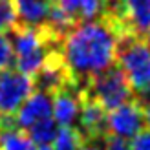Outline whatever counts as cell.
<instances>
[{
  "instance_id": "obj_1",
  "label": "cell",
  "mask_w": 150,
  "mask_h": 150,
  "mask_svg": "<svg viewBox=\"0 0 150 150\" xmlns=\"http://www.w3.org/2000/svg\"><path fill=\"white\" fill-rule=\"evenodd\" d=\"M128 35L123 22L112 13L75 26L61 48L75 86H84L97 73L115 64L119 40Z\"/></svg>"
},
{
  "instance_id": "obj_2",
  "label": "cell",
  "mask_w": 150,
  "mask_h": 150,
  "mask_svg": "<svg viewBox=\"0 0 150 150\" xmlns=\"http://www.w3.org/2000/svg\"><path fill=\"white\" fill-rule=\"evenodd\" d=\"M81 88H84L97 103H101V106L106 112L115 110L134 99V88L121 64H112L110 68L97 73Z\"/></svg>"
},
{
  "instance_id": "obj_3",
  "label": "cell",
  "mask_w": 150,
  "mask_h": 150,
  "mask_svg": "<svg viewBox=\"0 0 150 150\" xmlns=\"http://www.w3.org/2000/svg\"><path fill=\"white\" fill-rule=\"evenodd\" d=\"M117 61L128 77L134 93H139L150 82V46L145 37H123L117 48Z\"/></svg>"
},
{
  "instance_id": "obj_4",
  "label": "cell",
  "mask_w": 150,
  "mask_h": 150,
  "mask_svg": "<svg viewBox=\"0 0 150 150\" xmlns=\"http://www.w3.org/2000/svg\"><path fill=\"white\" fill-rule=\"evenodd\" d=\"M35 90V82L29 75L15 68L0 73V115L15 117L18 108Z\"/></svg>"
},
{
  "instance_id": "obj_5",
  "label": "cell",
  "mask_w": 150,
  "mask_h": 150,
  "mask_svg": "<svg viewBox=\"0 0 150 150\" xmlns=\"http://www.w3.org/2000/svg\"><path fill=\"white\" fill-rule=\"evenodd\" d=\"M79 132L84 141H103L108 134L106 110L90 95L84 88H79Z\"/></svg>"
},
{
  "instance_id": "obj_6",
  "label": "cell",
  "mask_w": 150,
  "mask_h": 150,
  "mask_svg": "<svg viewBox=\"0 0 150 150\" xmlns=\"http://www.w3.org/2000/svg\"><path fill=\"white\" fill-rule=\"evenodd\" d=\"M108 134L114 136H121L125 139H130L137 136L146 126L145 119V106L141 104L139 99H130L128 103L121 104L119 108L112 110L108 114Z\"/></svg>"
},
{
  "instance_id": "obj_7",
  "label": "cell",
  "mask_w": 150,
  "mask_h": 150,
  "mask_svg": "<svg viewBox=\"0 0 150 150\" xmlns=\"http://www.w3.org/2000/svg\"><path fill=\"white\" fill-rule=\"evenodd\" d=\"M106 13L115 15L130 35L145 37L150 29V0H121Z\"/></svg>"
},
{
  "instance_id": "obj_8",
  "label": "cell",
  "mask_w": 150,
  "mask_h": 150,
  "mask_svg": "<svg viewBox=\"0 0 150 150\" xmlns=\"http://www.w3.org/2000/svg\"><path fill=\"white\" fill-rule=\"evenodd\" d=\"M51 114H53V103H51L50 93L42 92V90H33V93L18 108L15 121L20 128L28 130L31 125L51 117Z\"/></svg>"
},
{
  "instance_id": "obj_9",
  "label": "cell",
  "mask_w": 150,
  "mask_h": 150,
  "mask_svg": "<svg viewBox=\"0 0 150 150\" xmlns=\"http://www.w3.org/2000/svg\"><path fill=\"white\" fill-rule=\"evenodd\" d=\"M51 103H53V119L61 126H71L73 121L79 117V88L66 86L51 93Z\"/></svg>"
},
{
  "instance_id": "obj_10",
  "label": "cell",
  "mask_w": 150,
  "mask_h": 150,
  "mask_svg": "<svg viewBox=\"0 0 150 150\" xmlns=\"http://www.w3.org/2000/svg\"><path fill=\"white\" fill-rule=\"evenodd\" d=\"M0 150H37V145L15 117L0 115Z\"/></svg>"
},
{
  "instance_id": "obj_11",
  "label": "cell",
  "mask_w": 150,
  "mask_h": 150,
  "mask_svg": "<svg viewBox=\"0 0 150 150\" xmlns=\"http://www.w3.org/2000/svg\"><path fill=\"white\" fill-rule=\"evenodd\" d=\"M61 9L70 15L75 24L99 18L106 13V0H55Z\"/></svg>"
},
{
  "instance_id": "obj_12",
  "label": "cell",
  "mask_w": 150,
  "mask_h": 150,
  "mask_svg": "<svg viewBox=\"0 0 150 150\" xmlns=\"http://www.w3.org/2000/svg\"><path fill=\"white\" fill-rule=\"evenodd\" d=\"M55 0H15L17 7V17L18 24L22 26H31V28H40L48 22L51 4Z\"/></svg>"
},
{
  "instance_id": "obj_13",
  "label": "cell",
  "mask_w": 150,
  "mask_h": 150,
  "mask_svg": "<svg viewBox=\"0 0 150 150\" xmlns=\"http://www.w3.org/2000/svg\"><path fill=\"white\" fill-rule=\"evenodd\" d=\"M55 126H57L55 119L48 117V119H42V121L31 125L26 132L29 134V137L33 139V143L37 146H42V145H51V143H53V139L57 136V128H55Z\"/></svg>"
},
{
  "instance_id": "obj_14",
  "label": "cell",
  "mask_w": 150,
  "mask_h": 150,
  "mask_svg": "<svg viewBox=\"0 0 150 150\" xmlns=\"http://www.w3.org/2000/svg\"><path fill=\"white\" fill-rule=\"evenodd\" d=\"M84 137L73 126H61L53 139V150H81Z\"/></svg>"
},
{
  "instance_id": "obj_15",
  "label": "cell",
  "mask_w": 150,
  "mask_h": 150,
  "mask_svg": "<svg viewBox=\"0 0 150 150\" xmlns=\"http://www.w3.org/2000/svg\"><path fill=\"white\" fill-rule=\"evenodd\" d=\"M15 0H0V33H7L18 24Z\"/></svg>"
},
{
  "instance_id": "obj_16",
  "label": "cell",
  "mask_w": 150,
  "mask_h": 150,
  "mask_svg": "<svg viewBox=\"0 0 150 150\" xmlns=\"http://www.w3.org/2000/svg\"><path fill=\"white\" fill-rule=\"evenodd\" d=\"M13 64H15L13 42L9 37H6V33H0V71L13 68Z\"/></svg>"
},
{
  "instance_id": "obj_17",
  "label": "cell",
  "mask_w": 150,
  "mask_h": 150,
  "mask_svg": "<svg viewBox=\"0 0 150 150\" xmlns=\"http://www.w3.org/2000/svg\"><path fill=\"white\" fill-rule=\"evenodd\" d=\"M104 150H132L130 143L121 136H114V134H106L103 139Z\"/></svg>"
},
{
  "instance_id": "obj_18",
  "label": "cell",
  "mask_w": 150,
  "mask_h": 150,
  "mask_svg": "<svg viewBox=\"0 0 150 150\" xmlns=\"http://www.w3.org/2000/svg\"><path fill=\"white\" fill-rule=\"evenodd\" d=\"M130 146L132 150H150V130L143 128L137 136H134Z\"/></svg>"
},
{
  "instance_id": "obj_19",
  "label": "cell",
  "mask_w": 150,
  "mask_h": 150,
  "mask_svg": "<svg viewBox=\"0 0 150 150\" xmlns=\"http://www.w3.org/2000/svg\"><path fill=\"white\" fill-rule=\"evenodd\" d=\"M136 99H139L143 106H145V104H150V82H148V84H146V86H145V88L137 93Z\"/></svg>"
},
{
  "instance_id": "obj_20",
  "label": "cell",
  "mask_w": 150,
  "mask_h": 150,
  "mask_svg": "<svg viewBox=\"0 0 150 150\" xmlns=\"http://www.w3.org/2000/svg\"><path fill=\"white\" fill-rule=\"evenodd\" d=\"M99 143H103V141H84L81 150H104V146H101Z\"/></svg>"
},
{
  "instance_id": "obj_21",
  "label": "cell",
  "mask_w": 150,
  "mask_h": 150,
  "mask_svg": "<svg viewBox=\"0 0 150 150\" xmlns=\"http://www.w3.org/2000/svg\"><path fill=\"white\" fill-rule=\"evenodd\" d=\"M145 119H146V125L150 128V104H145Z\"/></svg>"
},
{
  "instance_id": "obj_22",
  "label": "cell",
  "mask_w": 150,
  "mask_h": 150,
  "mask_svg": "<svg viewBox=\"0 0 150 150\" xmlns=\"http://www.w3.org/2000/svg\"><path fill=\"white\" fill-rule=\"evenodd\" d=\"M121 0H106V9L108 7H112V6H115V4H119Z\"/></svg>"
},
{
  "instance_id": "obj_23",
  "label": "cell",
  "mask_w": 150,
  "mask_h": 150,
  "mask_svg": "<svg viewBox=\"0 0 150 150\" xmlns=\"http://www.w3.org/2000/svg\"><path fill=\"white\" fill-rule=\"evenodd\" d=\"M37 150H53L50 145H42V146H37Z\"/></svg>"
},
{
  "instance_id": "obj_24",
  "label": "cell",
  "mask_w": 150,
  "mask_h": 150,
  "mask_svg": "<svg viewBox=\"0 0 150 150\" xmlns=\"http://www.w3.org/2000/svg\"><path fill=\"white\" fill-rule=\"evenodd\" d=\"M145 40L148 42V46H150V29H148V31H146V35H145Z\"/></svg>"
}]
</instances>
